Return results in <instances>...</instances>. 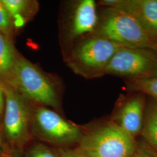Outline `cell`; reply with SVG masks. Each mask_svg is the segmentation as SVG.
Listing matches in <instances>:
<instances>
[{"mask_svg": "<svg viewBox=\"0 0 157 157\" xmlns=\"http://www.w3.org/2000/svg\"><path fill=\"white\" fill-rule=\"evenodd\" d=\"M6 83L32 102L61 112L58 83L53 77L19 53L11 78Z\"/></svg>", "mask_w": 157, "mask_h": 157, "instance_id": "obj_1", "label": "cell"}, {"mask_svg": "<svg viewBox=\"0 0 157 157\" xmlns=\"http://www.w3.org/2000/svg\"><path fill=\"white\" fill-rule=\"evenodd\" d=\"M1 82L5 97V108L1 121L4 140L10 150L23 152L34 140L31 125L33 102L10 85Z\"/></svg>", "mask_w": 157, "mask_h": 157, "instance_id": "obj_2", "label": "cell"}, {"mask_svg": "<svg viewBox=\"0 0 157 157\" xmlns=\"http://www.w3.org/2000/svg\"><path fill=\"white\" fill-rule=\"evenodd\" d=\"M122 47L98 35L90 34L78 40L67 58L68 67L86 78L106 75V69L114 54Z\"/></svg>", "mask_w": 157, "mask_h": 157, "instance_id": "obj_3", "label": "cell"}, {"mask_svg": "<svg viewBox=\"0 0 157 157\" xmlns=\"http://www.w3.org/2000/svg\"><path fill=\"white\" fill-rule=\"evenodd\" d=\"M94 33L128 48H146L156 52L157 37L125 12L105 8Z\"/></svg>", "mask_w": 157, "mask_h": 157, "instance_id": "obj_4", "label": "cell"}, {"mask_svg": "<svg viewBox=\"0 0 157 157\" xmlns=\"http://www.w3.org/2000/svg\"><path fill=\"white\" fill-rule=\"evenodd\" d=\"M76 147L86 157H129L134 152V139L112 121L90 128Z\"/></svg>", "mask_w": 157, "mask_h": 157, "instance_id": "obj_5", "label": "cell"}, {"mask_svg": "<svg viewBox=\"0 0 157 157\" xmlns=\"http://www.w3.org/2000/svg\"><path fill=\"white\" fill-rule=\"evenodd\" d=\"M31 125L34 139L57 148L76 146L84 133V128L51 108L33 102Z\"/></svg>", "mask_w": 157, "mask_h": 157, "instance_id": "obj_6", "label": "cell"}, {"mask_svg": "<svg viewBox=\"0 0 157 157\" xmlns=\"http://www.w3.org/2000/svg\"><path fill=\"white\" fill-rule=\"evenodd\" d=\"M105 73L124 80L157 75V52L146 48L121 47L111 59Z\"/></svg>", "mask_w": 157, "mask_h": 157, "instance_id": "obj_7", "label": "cell"}, {"mask_svg": "<svg viewBox=\"0 0 157 157\" xmlns=\"http://www.w3.org/2000/svg\"><path fill=\"white\" fill-rule=\"evenodd\" d=\"M145 111L146 95L131 93L121 96L111 121L134 139L141 132Z\"/></svg>", "mask_w": 157, "mask_h": 157, "instance_id": "obj_8", "label": "cell"}, {"mask_svg": "<svg viewBox=\"0 0 157 157\" xmlns=\"http://www.w3.org/2000/svg\"><path fill=\"white\" fill-rule=\"evenodd\" d=\"M99 3L129 13L157 37V0H102Z\"/></svg>", "mask_w": 157, "mask_h": 157, "instance_id": "obj_9", "label": "cell"}, {"mask_svg": "<svg viewBox=\"0 0 157 157\" xmlns=\"http://www.w3.org/2000/svg\"><path fill=\"white\" fill-rule=\"evenodd\" d=\"M99 21L96 3L94 0L77 2L69 18L67 40L76 41L95 31Z\"/></svg>", "mask_w": 157, "mask_h": 157, "instance_id": "obj_10", "label": "cell"}, {"mask_svg": "<svg viewBox=\"0 0 157 157\" xmlns=\"http://www.w3.org/2000/svg\"><path fill=\"white\" fill-rule=\"evenodd\" d=\"M11 17L13 26L21 28L33 17L39 9V3L33 0H2Z\"/></svg>", "mask_w": 157, "mask_h": 157, "instance_id": "obj_11", "label": "cell"}, {"mask_svg": "<svg viewBox=\"0 0 157 157\" xmlns=\"http://www.w3.org/2000/svg\"><path fill=\"white\" fill-rule=\"evenodd\" d=\"M12 40L0 32V80L6 83L11 78L18 55Z\"/></svg>", "mask_w": 157, "mask_h": 157, "instance_id": "obj_12", "label": "cell"}, {"mask_svg": "<svg viewBox=\"0 0 157 157\" xmlns=\"http://www.w3.org/2000/svg\"><path fill=\"white\" fill-rule=\"evenodd\" d=\"M141 133L148 145L157 151V102L153 100L146 109Z\"/></svg>", "mask_w": 157, "mask_h": 157, "instance_id": "obj_13", "label": "cell"}, {"mask_svg": "<svg viewBox=\"0 0 157 157\" xmlns=\"http://www.w3.org/2000/svg\"><path fill=\"white\" fill-rule=\"evenodd\" d=\"M124 82L130 93H140L149 95L157 102V75L148 78L125 80Z\"/></svg>", "mask_w": 157, "mask_h": 157, "instance_id": "obj_14", "label": "cell"}, {"mask_svg": "<svg viewBox=\"0 0 157 157\" xmlns=\"http://www.w3.org/2000/svg\"><path fill=\"white\" fill-rule=\"evenodd\" d=\"M31 143L23 151L25 157H60L58 148L51 147L40 141Z\"/></svg>", "mask_w": 157, "mask_h": 157, "instance_id": "obj_15", "label": "cell"}, {"mask_svg": "<svg viewBox=\"0 0 157 157\" xmlns=\"http://www.w3.org/2000/svg\"><path fill=\"white\" fill-rule=\"evenodd\" d=\"M14 26L11 17L0 0V32L12 39Z\"/></svg>", "mask_w": 157, "mask_h": 157, "instance_id": "obj_16", "label": "cell"}, {"mask_svg": "<svg viewBox=\"0 0 157 157\" xmlns=\"http://www.w3.org/2000/svg\"><path fill=\"white\" fill-rule=\"evenodd\" d=\"M129 157H157V153L149 145L136 146L135 151Z\"/></svg>", "mask_w": 157, "mask_h": 157, "instance_id": "obj_17", "label": "cell"}, {"mask_svg": "<svg viewBox=\"0 0 157 157\" xmlns=\"http://www.w3.org/2000/svg\"><path fill=\"white\" fill-rule=\"evenodd\" d=\"M60 157H86L75 146L58 148Z\"/></svg>", "mask_w": 157, "mask_h": 157, "instance_id": "obj_18", "label": "cell"}, {"mask_svg": "<svg viewBox=\"0 0 157 157\" xmlns=\"http://www.w3.org/2000/svg\"><path fill=\"white\" fill-rule=\"evenodd\" d=\"M5 108V97L2 89L1 82L0 81V121H2V119L4 114Z\"/></svg>", "mask_w": 157, "mask_h": 157, "instance_id": "obj_19", "label": "cell"}, {"mask_svg": "<svg viewBox=\"0 0 157 157\" xmlns=\"http://www.w3.org/2000/svg\"><path fill=\"white\" fill-rule=\"evenodd\" d=\"M23 152H22L11 150L8 148L4 152L3 154L1 157H22L23 156Z\"/></svg>", "mask_w": 157, "mask_h": 157, "instance_id": "obj_20", "label": "cell"}, {"mask_svg": "<svg viewBox=\"0 0 157 157\" xmlns=\"http://www.w3.org/2000/svg\"><path fill=\"white\" fill-rule=\"evenodd\" d=\"M6 149H8V148L6 147L4 140L2 129H1V122L0 121V157H1L4 152L5 151Z\"/></svg>", "mask_w": 157, "mask_h": 157, "instance_id": "obj_21", "label": "cell"}, {"mask_svg": "<svg viewBox=\"0 0 157 157\" xmlns=\"http://www.w3.org/2000/svg\"><path fill=\"white\" fill-rule=\"evenodd\" d=\"M156 52H157V48H156Z\"/></svg>", "mask_w": 157, "mask_h": 157, "instance_id": "obj_22", "label": "cell"}]
</instances>
